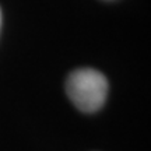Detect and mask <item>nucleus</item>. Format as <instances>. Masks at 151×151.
Returning <instances> with one entry per match:
<instances>
[{
  "instance_id": "obj_1",
  "label": "nucleus",
  "mask_w": 151,
  "mask_h": 151,
  "mask_svg": "<svg viewBox=\"0 0 151 151\" xmlns=\"http://www.w3.org/2000/svg\"><path fill=\"white\" fill-rule=\"evenodd\" d=\"M108 80L95 69H77L69 76L66 92L76 108L92 113L102 108L108 95Z\"/></svg>"
},
{
  "instance_id": "obj_2",
  "label": "nucleus",
  "mask_w": 151,
  "mask_h": 151,
  "mask_svg": "<svg viewBox=\"0 0 151 151\" xmlns=\"http://www.w3.org/2000/svg\"><path fill=\"white\" fill-rule=\"evenodd\" d=\"M0 25H1V11H0Z\"/></svg>"
}]
</instances>
